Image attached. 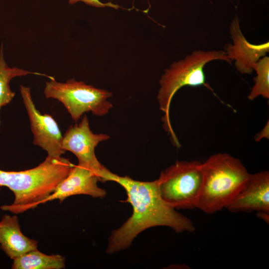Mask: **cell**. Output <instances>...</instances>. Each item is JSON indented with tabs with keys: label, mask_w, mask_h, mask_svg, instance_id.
I'll return each mask as SVG.
<instances>
[{
	"label": "cell",
	"mask_w": 269,
	"mask_h": 269,
	"mask_svg": "<svg viewBox=\"0 0 269 269\" xmlns=\"http://www.w3.org/2000/svg\"><path fill=\"white\" fill-rule=\"evenodd\" d=\"M20 92L29 117L33 144L46 151L48 156L61 157L65 151L62 148L63 136L57 123L51 116L42 114L36 109L29 87L20 85Z\"/></svg>",
	"instance_id": "ba28073f"
},
{
	"label": "cell",
	"mask_w": 269,
	"mask_h": 269,
	"mask_svg": "<svg viewBox=\"0 0 269 269\" xmlns=\"http://www.w3.org/2000/svg\"><path fill=\"white\" fill-rule=\"evenodd\" d=\"M230 212L269 214V172L251 174L244 185L226 208Z\"/></svg>",
	"instance_id": "30bf717a"
},
{
	"label": "cell",
	"mask_w": 269,
	"mask_h": 269,
	"mask_svg": "<svg viewBox=\"0 0 269 269\" xmlns=\"http://www.w3.org/2000/svg\"><path fill=\"white\" fill-rule=\"evenodd\" d=\"M214 60L232 62L225 51L195 50L183 59L172 63L165 70L159 81L160 88L157 99L159 109L163 113V127L176 147H180V144L170 121L169 111L172 98L184 86H204L212 91L206 83L204 68L206 64Z\"/></svg>",
	"instance_id": "277c9868"
},
{
	"label": "cell",
	"mask_w": 269,
	"mask_h": 269,
	"mask_svg": "<svg viewBox=\"0 0 269 269\" xmlns=\"http://www.w3.org/2000/svg\"><path fill=\"white\" fill-rule=\"evenodd\" d=\"M254 71L257 76L254 77V85L251 89L248 99L253 101L261 96L269 99V57L267 56L261 57L254 65Z\"/></svg>",
	"instance_id": "9a60e30c"
},
{
	"label": "cell",
	"mask_w": 269,
	"mask_h": 269,
	"mask_svg": "<svg viewBox=\"0 0 269 269\" xmlns=\"http://www.w3.org/2000/svg\"><path fill=\"white\" fill-rule=\"evenodd\" d=\"M65 259L59 255H47L37 249L13 260V269H61L65 267Z\"/></svg>",
	"instance_id": "4fadbf2b"
},
{
	"label": "cell",
	"mask_w": 269,
	"mask_h": 269,
	"mask_svg": "<svg viewBox=\"0 0 269 269\" xmlns=\"http://www.w3.org/2000/svg\"><path fill=\"white\" fill-rule=\"evenodd\" d=\"M38 242L29 239L21 232L16 216L4 215L0 221V245L1 249L11 259L37 249Z\"/></svg>",
	"instance_id": "7c38bea8"
},
{
	"label": "cell",
	"mask_w": 269,
	"mask_h": 269,
	"mask_svg": "<svg viewBox=\"0 0 269 269\" xmlns=\"http://www.w3.org/2000/svg\"><path fill=\"white\" fill-rule=\"evenodd\" d=\"M202 183L197 208L207 214L221 211L235 197L250 173L241 161L227 153L202 163Z\"/></svg>",
	"instance_id": "3957f363"
},
{
	"label": "cell",
	"mask_w": 269,
	"mask_h": 269,
	"mask_svg": "<svg viewBox=\"0 0 269 269\" xmlns=\"http://www.w3.org/2000/svg\"><path fill=\"white\" fill-rule=\"evenodd\" d=\"M98 176L90 169L74 165L67 177L56 187L52 193L43 200L41 204L58 199L62 202L66 198L76 195H87L94 198L103 197L107 194L105 190L97 184Z\"/></svg>",
	"instance_id": "8fae6325"
},
{
	"label": "cell",
	"mask_w": 269,
	"mask_h": 269,
	"mask_svg": "<svg viewBox=\"0 0 269 269\" xmlns=\"http://www.w3.org/2000/svg\"><path fill=\"white\" fill-rule=\"evenodd\" d=\"M162 199L176 210L197 208L202 183V162L177 161L157 179Z\"/></svg>",
	"instance_id": "5b68a950"
},
{
	"label": "cell",
	"mask_w": 269,
	"mask_h": 269,
	"mask_svg": "<svg viewBox=\"0 0 269 269\" xmlns=\"http://www.w3.org/2000/svg\"><path fill=\"white\" fill-rule=\"evenodd\" d=\"M263 138L269 139V121L266 124L264 128L256 135L255 140L256 141H260Z\"/></svg>",
	"instance_id": "e0dca14e"
},
{
	"label": "cell",
	"mask_w": 269,
	"mask_h": 269,
	"mask_svg": "<svg viewBox=\"0 0 269 269\" xmlns=\"http://www.w3.org/2000/svg\"><path fill=\"white\" fill-rule=\"evenodd\" d=\"M68 1L70 4H74L77 2L82 1L87 5L96 7H110L116 9L120 7L118 4H114L111 2L103 3L100 0H68Z\"/></svg>",
	"instance_id": "2e32d148"
},
{
	"label": "cell",
	"mask_w": 269,
	"mask_h": 269,
	"mask_svg": "<svg viewBox=\"0 0 269 269\" xmlns=\"http://www.w3.org/2000/svg\"><path fill=\"white\" fill-rule=\"evenodd\" d=\"M110 138L107 134H94L91 130L89 120L84 115L81 122L70 126L63 136L62 148L77 158L78 164L93 171L104 182V177L108 169L98 160L95 149L101 141Z\"/></svg>",
	"instance_id": "52a82bcc"
},
{
	"label": "cell",
	"mask_w": 269,
	"mask_h": 269,
	"mask_svg": "<svg viewBox=\"0 0 269 269\" xmlns=\"http://www.w3.org/2000/svg\"><path fill=\"white\" fill-rule=\"evenodd\" d=\"M44 93L46 98L61 102L76 122L85 113L103 116L113 107L108 100L112 96L111 92L74 79L64 83L57 82L55 78L50 79L45 83Z\"/></svg>",
	"instance_id": "8992f818"
},
{
	"label": "cell",
	"mask_w": 269,
	"mask_h": 269,
	"mask_svg": "<svg viewBox=\"0 0 269 269\" xmlns=\"http://www.w3.org/2000/svg\"><path fill=\"white\" fill-rule=\"evenodd\" d=\"M114 181L126 190V202L131 204L132 216L120 228L113 231L106 252L116 253L130 247L134 238L144 230L155 226H166L176 233L193 232L195 227L192 221L166 202L161 197L157 180L140 181L129 176H121L109 170L104 182Z\"/></svg>",
	"instance_id": "6da1fadb"
},
{
	"label": "cell",
	"mask_w": 269,
	"mask_h": 269,
	"mask_svg": "<svg viewBox=\"0 0 269 269\" xmlns=\"http://www.w3.org/2000/svg\"><path fill=\"white\" fill-rule=\"evenodd\" d=\"M229 32L233 43L224 46L225 52L242 74H251L256 63L269 51V42L254 44L250 43L244 36L237 14L231 22Z\"/></svg>",
	"instance_id": "9c48e42d"
},
{
	"label": "cell",
	"mask_w": 269,
	"mask_h": 269,
	"mask_svg": "<svg viewBox=\"0 0 269 269\" xmlns=\"http://www.w3.org/2000/svg\"><path fill=\"white\" fill-rule=\"evenodd\" d=\"M34 74L47 77L50 79L54 77L36 72H32L17 67H9L5 62L3 54V46L0 50V111L1 108L9 104L15 96V92L11 91L9 86L10 80L16 77Z\"/></svg>",
	"instance_id": "5bb4252c"
},
{
	"label": "cell",
	"mask_w": 269,
	"mask_h": 269,
	"mask_svg": "<svg viewBox=\"0 0 269 269\" xmlns=\"http://www.w3.org/2000/svg\"><path fill=\"white\" fill-rule=\"evenodd\" d=\"M74 166L69 159L47 156L38 166L28 170L0 169V186L8 188L14 195L12 204L0 208L19 214L35 208L53 192Z\"/></svg>",
	"instance_id": "7a4b0ae2"
}]
</instances>
